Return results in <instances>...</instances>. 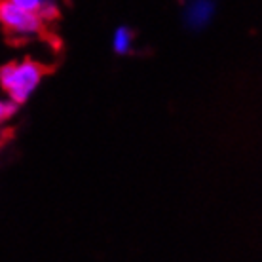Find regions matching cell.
<instances>
[{
	"label": "cell",
	"instance_id": "cell-1",
	"mask_svg": "<svg viewBox=\"0 0 262 262\" xmlns=\"http://www.w3.org/2000/svg\"><path fill=\"white\" fill-rule=\"evenodd\" d=\"M44 74H46V69L36 61L27 59L19 63H10L0 69V84L12 101L21 105L33 95L44 78Z\"/></svg>",
	"mask_w": 262,
	"mask_h": 262
},
{
	"label": "cell",
	"instance_id": "cell-2",
	"mask_svg": "<svg viewBox=\"0 0 262 262\" xmlns=\"http://www.w3.org/2000/svg\"><path fill=\"white\" fill-rule=\"evenodd\" d=\"M0 23L6 31L17 36H34L42 33L44 21L38 13L27 12L23 8L12 4L10 0H0Z\"/></svg>",
	"mask_w": 262,
	"mask_h": 262
},
{
	"label": "cell",
	"instance_id": "cell-3",
	"mask_svg": "<svg viewBox=\"0 0 262 262\" xmlns=\"http://www.w3.org/2000/svg\"><path fill=\"white\" fill-rule=\"evenodd\" d=\"M213 13H215V0H190L186 4L184 17L192 29H202L211 21Z\"/></svg>",
	"mask_w": 262,
	"mask_h": 262
},
{
	"label": "cell",
	"instance_id": "cell-4",
	"mask_svg": "<svg viewBox=\"0 0 262 262\" xmlns=\"http://www.w3.org/2000/svg\"><path fill=\"white\" fill-rule=\"evenodd\" d=\"M131 46H133V31L129 27H118L114 33V42H112L114 52L125 55L131 50Z\"/></svg>",
	"mask_w": 262,
	"mask_h": 262
},
{
	"label": "cell",
	"instance_id": "cell-5",
	"mask_svg": "<svg viewBox=\"0 0 262 262\" xmlns=\"http://www.w3.org/2000/svg\"><path fill=\"white\" fill-rule=\"evenodd\" d=\"M10 2L15 4V6L23 8V10H27V12L40 13V10L44 8V4H46L48 0H10Z\"/></svg>",
	"mask_w": 262,
	"mask_h": 262
},
{
	"label": "cell",
	"instance_id": "cell-6",
	"mask_svg": "<svg viewBox=\"0 0 262 262\" xmlns=\"http://www.w3.org/2000/svg\"><path fill=\"white\" fill-rule=\"evenodd\" d=\"M17 111V103L15 101H4V99H0V122H4V120H10L15 114Z\"/></svg>",
	"mask_w": 262,
	"mask_h": 262
}]
</instances>
